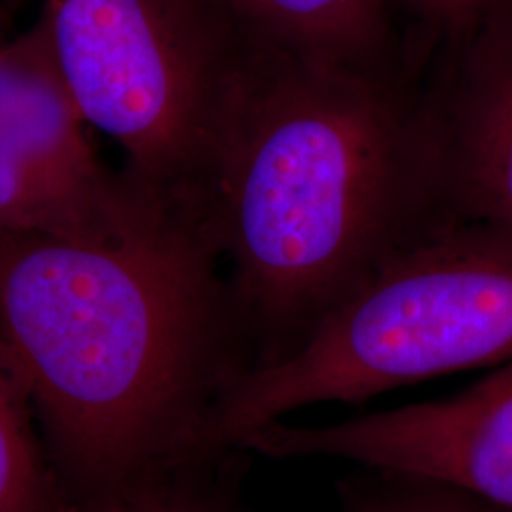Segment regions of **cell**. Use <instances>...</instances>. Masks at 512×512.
<instances>
[{
    "mask_svg": "<svg viewBox=\"0 0 512 512\" xmlns=\"http://www.w3.org/2000/svg\"><path fill=\"white\" fill-rule=\"evenodd\" d=\"M217 245L156 219L112 243L0 232V342L86 503L211 452L241 329Z\"/></svg>",
    "mask_w": 512,
    "mask_h": 512,
    "instance_id": "6da1fadb",
    "label": "cell"
},
{
    "mask_svg": "<svg viewBox=\"0 0 512 512\" xmlns=\"http://www.w3.org/2000/svg\"><path fill=\"white\" fill-rule=\"evenodd\" d=\"M452 222L431 92L399 71L249 42L226 120L211 236L241 329L270 363L387 260Z\"/></svg>",
    "mask_w": 512,
    "mask_h": 512,
    "instance_id": "7a4b0ae2",
    "label": "cell"
},
{
    "mask_svg": "<svg viewBox=\"0 0 512 512\" xmlns=\"http://www.w3.org/2000/svg\"><path fill=\"white\" fill-rule=\"evenodd\" d=\"M512 361V230L452 220L406 247L287 355L245 366L211 423V448L321 403Z\"/></svg>",
    "mask_w": 512,
    "mask_h": 512,
    "instance_id": "3957f363",
    "label": "cell"
},
{
    "mask_svg": "<svg viewBox=\"0 0 512 512\" xmlns=\"http://www.w3.org/2000/svg\"><path fill=\"white\" fill-rule=\"evenodd\" d=\"M76 107L150 207L211 236L226 120L249 42L219 0H44Z\"/></svg>",
    "mask_w": 512,
    "mask_h": 512,
    "instance_id": "277c9868",
    "label": "cell"
},
{
    "mask_svg": "<svg viewBox=\"0 0 512 512\" xmlns=\"http://www.w3.org/2000/svg\"><path fill=\"white\" fill-rule=\"evenodd\" d=\"M37 25L0 48V232L112 243L169 219L101 164Z\"/></svg>",
    "mask_w": 512,
    "mask_h": 512,
    "instance_id": "5b68a950",
    "label": "cell"
},
{
    "mask_svg": "<svg viewBox=\"0 0 512 512\" xmlns=\"http://www.w3.org/2000/svg\"><path fill=\"white\" fill-rule=\"evenodd\" d=\"M232 448L275 459H346L512 512V361L450 399L319 427L272 421L241 433Z\"/></svg>",
    "mask_w": 512,
    "mask_h": 512,
    "instance_id": "8992f818",
    "label": "cell"
},
{
    "mask_svg": "<svg viewBox=\"0 0 512 512\" xmlns=\"http://www.w3.org/2000/svg\"><path fill=\"white\" fill-rule=\"evenodd\" d=\"M452 54L431 92L446 215L512 230V2Z\"/></svg>",
    "mask_w": 512,
    "mask_h": 512,
    "instance_id": "52a82bcc",
    "label": "cell"
},
{
    "mask_svg": "<svg viewBox=\"0 0 512 512\" xmlns=\"http://www.w3.org/2000/svg\"><path fill=\"white\" fill-rule=\"evenodd\" d=\"M219 2L247 42L361 69H401L393 0Z\"/></svg>",
    "mask_w": 512,
    "mask_h": 512,
    "instance_id": "ba28073f",
    "label": "cell"
},
{
    "mask_svg": "<svg viewBox=\"0 0 512 512\" xmlns=\"http://www.w3.org/2000/svg\"><path fill=\"white\" fill-rule=\"evenodd\" d=\"M33 406L0 342V512H61L59 486L40 452Z\"/></svg>",
    "mask_w": 512,
    "mask_h": 512,
    "instance_id": "9c48e42d",
    "label": "cell"
},
{
    "mask_svg": "<svg viewBox=\"0 0 512 512\" xmlns=\"http://www.w3.org/2000/svg\"><path fill=\"white\" fill-rule=\"evenodd\" d=\"M382 475L384 484L351 497L344 512H507L446 484Z\"/></svg>",
    "mask_w": 512,
    "mask_h": 512,
    "instance_id": "30bf717a",
    "label": "cell"
},
{
    "mask_svg": "<svg viewBox=\"0 0 512 512\" xmlns=\"http://www.w3.org/2000/svg\"><path fill=\"white\" fill-rule=\"evenodd\" d=\"M61 512H228L215 497L162 476L124 492L86 503H69Z\"/></svg>",
    "mask_w": 512,
    "mask_h": 512,
    "instance_id": "8fae6325",
    "label": "cell"
},
{
    "mask_svg": "<svg viewBox=\"0 0 512 512\" xmlns=\"http://www.w3.org/2000/svg\"><path fill=\"white\" fill-rule=\"evenodd\" d=\"M433 42L456 50L512 0H393Z\"/></svg>",
    "mask_w": 512,
    "mask_h": 512,
    "instance_id": "7c38bea8",
    "label": "cell"
}]
</instances>
